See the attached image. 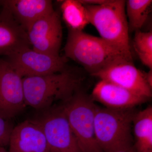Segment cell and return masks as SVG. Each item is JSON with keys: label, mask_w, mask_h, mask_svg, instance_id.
<instances>
[{"label": "cell", "mask_w": 152, "mask_h": 152, "mask_svg": "<svg viewBox=\"0 0 152 152\" xmlns=\"http://www.w3.org/2000/svg\"><path fill=\"white\" fill-rule=\"evenodd\" d=\"M64 51L67 59L77 63L92 76L118 62L133 61L132 56L83 31L69 30Z\"/></svg>", "instance_id": "obj_1"}, {"label": "cell", "mask_w": 152, "mask_h": 152, "mask_svg": "<svg viewBox=\"0 0 152 152\" xmlns=\"http://www.w3.org/2000/svg\"><path fill=\"white\" fill-rule=\"evenodd\" d=\"M83 80L67 69L56 73L23 77L26 104L41 111L52 107L57 101L64 102L80 90Z\"/></svg>", "instance_id": "obj_2"}, {"label": "cell", "mask_w": 152, "mask_h": 152, "mask_svg": "<svg viewBox=\"0 0 152 152\" xmlns=\"http://www.w3.org/2000/svg\"><path fill=\"white\" fill-rule=\"evenodd\" d=\"M90 23L101 37L112 46L132 56L129 26L126 13V1L109 0L100 5H85Z\"/></svg>", "instance_id": "obj_3"}, {"label": "cell", "mask_w": 152, "mask_h": 152, "mask_svg": "<svg viewBox=\"0 0 152 152\" xmlns=\"http://www.w3.org/2000/svg\"><path fill=\"white\" fill-rule=\"evenodd\" d=\"M134 108L118 110L97 106L94 124L96 140L103 152L132 145Z\"/></svg>", "instance_id": "obj_4"}, {"label": "cell", "mask_w": 152, "mask_h": 152, "mask_svg": "<svg viewBox=\"0 0 152 152\" xmlns=\"http://www.w3.org/2000/svg\"><path fill=\"white\" fill-rule=\"evenodd\" d=\"M62 104V107L82 152H103L96 140L94 119L97 106L91 96L79 90Z\"/></svg>", "instance_id": "obj_5"}, {"label": "cell", "mask_w": 152, "mask_h": 152, "mask_svg": "<svg viewBox=\"0 0 152 152\" xmlns=\"http://www.w3.org/2000/svg\"><path fill=\"white\" fill-rule=\"evenodd\" d=\"M41 111L35 120L42 129L48 152H82L61 105Z\"/></svg>", "instance_id": "obj_6"}, {"label": "cell", "mask_w": 152, "mask_h": 152, "mask_svg": "<svg viewBox=\"0 0 152 152\" xmlns=\"http://www.w3.org/2000/svg\"><path fill=\"white\" fill-rule=\"evenodd\" d=\"M6 60L23 78L56 73L66 69L64 56L45 53L31 47L20 50Z\"/></svg>", "instance_id": "obj_7"}, {"label": "cell", "mask_w": 152, "mask_h": 152, "mask_svg": "<svg viewBox=\"0 0 152 152\" xmlns=\"http://www.w3.org/2000/svg\"><path fill=\"white\" fill-rule=\"evenodd\" d=\"M27 107L23 77L7 60L0 58V117L11 120Z\"/></svg>", "instance_id": "obj_8"}, {"label": "cell", "mask_w": 152, "mask_h": 152, "mask_svg": "<svg viewBox=\"0 0 152 152\" xmlns=\"http://www.w3.org/2000/svg\"><path fill=\"white\" fill-rule=\"evenodd\" d=\"M32 48L45 53L58 56L63 37L59 13L55 10L39 19L26 31Z\"/></svg>", "instance_id": "obj_9"}, {"label": "cell", "mask_w": 152, "mask_h": 152, "mask_svg": "<svg viewBox=\"0 0 152 152\" xmlns=\"http://www.w3.org/2000/svg\"><path fill=\"white\" fill-rule=\"evenodd\" d=\"M94 77L118 85L136 94L150 99L152 95V88L145 77V72L136 67L133 61L118 62L105 68Z\"/></svg>", "instance_id": "obj_10"}, {"label": "cell", "mask_w": 152, "mask_h": 152, "mask_svg": "<svg viewBox=\"0 0 152 152\" xmlns=\"http://www.w3.org/2000/svg\"><path fill=\"white\" fill-rule=\"evenodd\" d=\"M9 146L8 152H48L42 129L35 119L14 126Z\"/></svg>", "instance_id": "obj_11"}, {"label": "cell", "mask_w": 152, "mask_h": 152, "mask_svg": "<svg viewBox=\"0 0 152 152\" xmlns=\"http://www.w3.org/2000/svg\"><path fill=\"white\" fill-rule=\"evenodd\" d=\"M91 96L106 108L118 110L134 108L149 99L103 80L96 85Z\"/></svg>", "instance_id": "obj_12"}, {"label": "cell", "mask_w": 152, "mask_h": 152, "mask_svg": "<svg viewBox=\"0 0 152 152\" xmlns=\"http://www.w3.org/2000/svg\"><path fill=\"white\" fill-rule=\"evenodd\" d=\"M2 6L0 12V56L7 57L31 45L26 31L18 23L8 9Z\"/></svg>", "instance_id": "obj_13"}, {"label": "cell", "mask_w": 152, "mask_h": 152, "mask_svg": "<svg viewBox=\"0 0 152 152\" xmlns=\"http://www.w3.org/2000/svg\"><path fill=\"white\" fill-rule=\"evenodd\" d=\"M1 4L26 32L36 21L54 10L50 0H4Z\"/></svg>", "instance_id": "obj_14"}, {"label": "cell", "mask_w": 152, "mask_h": 152, "mask_svg": "<svg viewBox=\"0 0 152 152\" xmlns=\"http://www.w3.org/2000/svg\"><path fill=\"white\" fill-rule=\"evenodd\" d=\"M132 126L135 152H152V107L136 112Z\"/></svg>", "instance_id": "obj_15"}, {"label": "cell", "mask_w": 152, "mask_h": 152, "mask_svg": "<svg viewBox=\"0 0 152 152\" xmlns=\"http://www.w3.org/2000/svg\"><path fill=\"white\" fill-rule=\"evenodd\" d=\"M62 16L68 29L83 31L90 24L89 15L86 6L80 0L61 1Z\"/></svg>", "instance_id": "obj_16"}, {"label": "cell", "mask_w": 152, "mask_h": 152, "mask_svg": "<svg viewBox=\"0 0 152 152\" xmlns=\"http://www.w3.org/2000/svg\"><path fill=\"white\" fill-rule=\"evenodd\" d=\"M151 0L126 1V13L129 31H140L151 12Z\"/></svg>", "instance_id": "obj_17"}, {"label": "cell", "mask_w": 152, "mask_h": 152, "mask_svg": "<svg viewBox=\"0 0 152 152\" xmlns=\"http://www.w3.org/2000/svg\"><path fill=\"white\" fill-rule=\"evenodd\" d=\"M134 47L138 56L145 54H152V33L151 31L135 32Z\"/></svg>", "instance_id": "obj_18"}, {"label": "cell", "mask_w": 152, "mask_h": 152, "mask_svg": "<svg viewBox=\"0 0 152 152\" xmlns=\"http://www.w3.org/2000/svg\"><path fill=\"white\" fill-rule=\"evenodd\" d=\"M14 127L11 120L0 117V148H5L9 145Z\"/></svg>", "instance_id": "obj_19"}, {"label": "cell", "mask_w": 152, "mask_h": 152, "mask_svg": "<svg viewBox=\"0 0 152 152\" xmlns=\"http://www.w3.org/2000/svg\"><path fill=\"white\" fill-rule=\"evenodd\" d=\"M109 0H80L85 5H100L107 2Z\"/></svg>", "instance_id": "obj_20"}, {"label": "cell", "mask_w": 152, "mask_h": 152, "mask_svg": "<svg viewBox=\"0 0 152 152\" xmlns=\"http://www.w3.org/2000/svg\"><path fill=\"white\" fill-rule=\"evenodd\" d=\"M110 152H135L133 145L128 146Z\"/></svg>", "instance_id": "obj_21"}, {"label": "cell", "mask_w": 152, "mask_h": 152, "mask_svg": "<svg viewBox=\"0 0 152 152\" xmlns=\"http://www.w3.org/2000/svg\"><path fill=\"white\" fill-rule=\"evenodd\" d=\"M145 77L148 84L152 88V69L150 70L148 72H145Z\"/></svg>", "instance_id": "obj_22"}, {"label": "cell", "mask_w": 152, "mask_h": 152, "mask_svg": "<svg viewBox=\"0 0 152 152\" xmlns=\"http://www.w3.org/2000/svg\"><path fill=\"white\" fill-rule=\"evenodd\" d=\"M0 152H8L6 149L4 148H0Z\"/></svg>", "instance_id": "obj_23"}, {"label": "cell", "mask_w": 152, "mask_h": 152, "mask_svg": "<svg viewBox=\"0 0 152 152\" xmlns=\"http://www.w3.org/2000/svg\"><path fill=\"white\" fill-rule=\"evenodd\" d=\"M0 3H1V1H0Z\"/></svg>", "instance_id": "obj_24"}]
</instances>
